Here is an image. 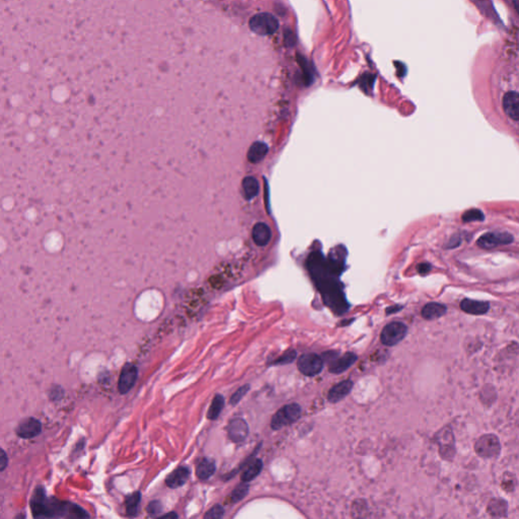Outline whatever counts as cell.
<instances>
[{
  "label": "cell",
  "mask_w": 519,
  "mask_h": 519,
  "mask_svg": "<svg viewBox=\"0 0 519 519\" xmlns=\"http://www.w3.org/2000/svg\"><path fill=\"white\" fill-rule=\"evenodd\" d=\"M430 269H431V267H430V265H428V264H421V265L418 267V271H419V273H421V274H426V273H428Z\"/></svg>",
  "instance_id": "obj_31"
},
{
  "label": "cell",
  "mask_w": 519,
  "mask_h": 519,
  "mask_svg": "<svg viewBox=\"0 0 519 519\" xmlns=\"http://www.w3.org/2000/svg\"><path fill=\"white\" fill-rule=\"evenodd\" d=\"M248 390H249V384H245V385H243V386L239 387V388H238V390H237V391H236V392L231 396L230 401H229L230 405L235 406L236 404H238V403L241 401V399L246 395V393L248 392Z\"/></svg>",
  "instance_id": "obj_27"
},
{
  "label": "cell",
  "mask_w": 519,
  "mask_h": 519,
  "mask_svg": "<svg viewBox=\"0 0 519 519\" xmlns=\"http://www.w3.org/2000/svg\"><path fill=\"white\" fill-rule=\"evenodd\" d=\"M263 469V462L261 459H254L251 461L244 470V472L241 475V481L243 483H248L255 479L260 473H261Z\"/></svg>",
  "instance_id": "obj_20"
},
{
  "label": "cell",
  "mask_w": 519,
  "mask_h": 519,
  "mask_svg": "<svg viewBox=\"0 0 519 519\" xmlns=\"http://www.w3.org/2000/svg\"><path fill=\"white\" fill-rule=\"evenodd\" d=\"M475 449L476 452L483 457H492L499 453L500 442L495 435H484L476 442Z\"/></svg>",
  "instance_id": "obj_6"
},
{
  "label": "cell",
  "mask_w": 519,
  "mask_h": 519,
  "mask_svg": "<svg viewBox=\"0 0 519 519\" xmlns=\"http://www.w3.org/2000/svg\"><path fill=\"white\" fill-rule=\"evenodd\" d=\"M137 376H138L137 367L133 364H130V363L125 364L124 367L122 368L119 382H118L119 393L121 395H126L127 393H129L135 385Z\"/></svg>",
  "instance_id": "obj_7"
},
{
  "label": "cell",
  "mask_w": 519,
  "mask_h": 519,
  "mask_svg": "<svg viewBox=\"0 0 519 519\" xmlns=\"http://www.w3.org/2000/svg\"><path fill=\"white\" fill-rule=\"evenodd\" d=\"M484 218H485L484 214L482 213V211H480L478 209H471L469 211H466L462 215V220L465 221V222L482 221V220H484Z\"/></svg>",
  "instance_id": "obj_26"
},
{
  "label": "cell",
  "mask_w": 519,
  "mask_h": 519,
  "mask_svg": "<svg viewBox=\"0 0 519 519\" xmlns=\"http://www.w3.org/2000/svg\"><path fill=\"white\" fill-rule=\"evenodd\" d=\"M297 367L302 374L306 376H315L323 370L324 359L314 353L303 354L298 358Z\"/></svg>",
  "instance_id": "obj_4"
},
{
  "label": "cell",
  "mask_w": 519,
  "mask_h": 519,
  "mask_svg": "<svg viewBox=\"0 0 519 519\" xmlns=\"http://www.w3.org/2000/svg\"><path fill=\"white\" fill-rule=\"evenodd\" d=\"M223 515H224V508L221 505H215L204 515V517L206 519H219V518L223 517Z\"/></svg>",
  "instance_id": "obj_28"
},
{
  "label": "cell",
  "mask_w": 519,
  "mask_h": 519,
  "mask_svg": "<svg viewBox=\"0 0 519 519\" xmlns=\"http://www.w3.org/2000/svg\"><path fill=\"white\" fill-rule=\"evenodd\" d=\"M228 437L233 442H241L243 441L248 434V426L243 419L235 418L229 422L227 427Z\"/></svg>",
  "instance_id": "obj_11"
},
{
  "label": "cell",
  "mask_w": 519,
  "mask_h": 519,
  "mask_svg": "<svg viewBox=\"0 0 519 519\" xmlns=\"http://www.w3.org/2000/svg\"><path fill=\"white\" fill-rule=\"evenodd\" d=\"M191 471L188 466H179L173 473H171L167 479L166 484L169 488L177 489L184 486L190 478Z\"/></svg>",
  "instance_id": "obj_12"
},
{
  "label": "cell",
  "mask_w": 519,
  "mask_h": 519,
  "mask_svg": "<svg viewBox=\"0 0 519 519\" xmlns=\"http://www.w3.org/2000/svg\"><path fill=\"white\" fill-rule=\"evenodd\" d=\"M353 387V382L351 380H344L340 383L336 384L331 388L328 395V400L331 403H338L342 401L345 397H347Z\"/></svg>",
  "instance_id": "obj_16"
},
{
  "label": "cell",
  "mask_w": 519,
  "mask_h": 519,
  "mask_svg": "<svg viewBox=\"0 0 519 519\" xmlns=\"http://www.w3.org/2000/svg\"><path fill=\"white\" fill-rule=\"evenodd\" d=\"M163 509H164V507H163L162 503L160 501H158V500L151 501L147 505V512L150 515H158V514L163 512Z\"/></svg>",
  "instance_id": "obj_29"
},
{
  "label": "cell",
  "mask_w": 519,
  "mask_h": 519,
  "mask_svg": "<svg viewBox=\"0 0 519 519\" xmlns=\"http://www.w3.org/2000/svg\"><path fill=\"white\" fill-rule=\"evenodd\" d=\"M224 407V398L221 395H216L211 403V406L208 410L207 417L210 420H216Z\"/></svg>",
  "instance_id": "obj_23"
},
{
  "label": "cell",
  "mask_w": 519,
  "mask_h": 519,
  "mask_svg": "<svg viewBox=\"0 0 519 519\" xmlns=\"http://www.w3.org/2000/svg\"><path fill=\"white\" fill-rule=\"evenodd\" d=\"M489 303L485 301H477L472 299H464L460 302V308L471 315H484L489 310Z\"/></svg>",
  "instance_id": "obj_15"
},
{
  "label": "cell",
  "mask_w": 519,
  "mask_h": 519,
  "mask_svg": "<svg viewBox=\"0 0 519 519\" xmlns=\"http://www.w3.org/2000/svg\"><path fill=\"white\" fill-rule=\"evenodd\" d=\"M400 309H402V307H401V306H393V307H390V308H387V310H386V314H387V315H391V314H393V313H396V311H398V310H400Z\"/></svg>",
  "instance_id": "obj_32"
},
{
  "label": "cell",
  "mask_w": 519,
  "mask_h": 519,
  "mask_svg": "<svg viewBox=\"0 0 519 519\" xmlns=\"http://www.w3.org/2000/svg\"><path fill=\"white\" fill-rule=\"evenodd\" d=\"M296 359V352L294 350H289L285 352L283 355H281L278 359L272 362L273 365H284L288 364V363L293 362Z\"/></svg>",
  "instance_id": "obj_25"
},
{
  "label": "cell",
  "mask_w": 519,
  "mask_h": 519,
  "mask_svg": "<svg viewBox=\"0 0 519 519\" xmlns=\"http://www.w3.org/2000/svg\"><path fill=\"white\" fill-rule=\"evenodd\" d=\"M32 510L35 517H69V518H88L81 507L76 504L61 502L55 498H48L43 488H38L32 498Z\"/></svg>",
  "instance_id": "obj_1"
},
{
  "label": "cell",
  "mask_w": 519,
  "mask_h": 519,
  "mask_svg": "<svg viewBox=\"0 0 519 519\" xmlns=\"http://www.w3.org/2000/svg\"><path fill=\"white\" fill-rule=\"evenodd\" d=\"M42 431V424L36 418H27L23 420L17 428V434L21 438L31 439L38 436Z\"/></svg>",
  "instance_id": "obj_9"
},
{
  "label": "cell",
  "mask_w": 519,
  "mask_h": 519,
  "mask_svg": "<svg viewBox=\"0 0 519 519\" xmlns=\"http://www.w3.org/2000/svg\"><path fill=\"white\" fill-rule=\"evenodd\" d=\"M513 241V236L508 232H489L482 235L478 240V245L482 248L490 249L498 245L509 244Z\"/></svg>",
  "instance_id": "obj_8"
},
{
  "label": "cell",
  "mask_w": 519,
  "mask_h": 519,
  "mask_svg": "<svg viewBox=\"0 0 519 519\" xmlns=\"http://www.w3.org/2000/svg\"><path fill=\"white\" fill-rule=\"evenodd\" d=\"M407 332L408 328L405 324L400 322L390 323L383 328L380 334V341L385 346H395L406 337Z\"/></svg>",
  "instance_id": "obj_5"
},
{
  "label": "cell",
  "mask_w": 519,
  "mask_h": 519,
  "mask_svg": "<svg viewBox=\"0 0 519 519\" xmlns=\"http://www.w3.org/2000/svg\"><path fill=\"white\" fill-rule=\"evenodd\" d=\"M252 239L258 246H266L272 237V231L268 224L264 222H257L252 227Z\"/></svg>",
  "instance_id": "obj_13"
},
{
  "label": "cell",
  "mask_w": 519,
  "mask_h": 519,
  "mask_svg": "<svg viewBox=\"0 0 519 519\" xmlns=\"http://www.w3.org/2000/svg\"><path fill=\"white\" fill-rule=\"evenodd\" d=\"M301 416V408L298 404H290L280 409L271 420V428L279 430L289 424L296 422Z\"/></svg>",
  "instance_id": "obj_2"
},
{
  "label": "cell",
  "mask_w": 519,
  "mask_h": 519,
  "mask_svg": "<svg viewBox=\"0 0 519 519\" xmlns=\"http://www.w3.org/2000/svg\"><path fill=\"white\" fill-rule=\"evenodd\" d=\"M357 361V356L354 353L348 352L345 355L341 357H337L335 360L331 362L330 365V372L335 374H340L347 369H349L354 363Z\"/></svg>",
  "instance_id": "obj_14"
},
{
  "label": "cell",
  "mask_w": 519,
  "mask_h": 519,
  "mask_svg": "<svg viewBox=\"0 0 519 519\" xmlns=\"http://www.w3.org/2000/svg\"><path fill=\"white\" fill-rule=\"evenodd\" d=\"M260 185L255 178L253 177H246L242 181V191L243 196L246 200H251L258 194Z\"/></svg>",
  "instance_id": "obj_21"
},
{
  "label": "cell",
  "mask_w": 519,
  "mask_h": 519,
  "mask_svg": "<svg viewBox=\"0 0 519 519\" xmlns=\"http://www.w3.org/2000/svg\"><path fill=\"white\" fill-rule=\"evenodd\" d=\"M162 517H165V518H166V517H175V518H177V517H178V514H177L176 512H172V513L165 514V515H163Z\"/></svg>",
  "instance_id": "obj_33"
},
{
  "label": "cell",
  "mask_w": 519,
  "mask_h": 519,
  "mask_svg": "<svg viewBox=\"0 0 519 519\" xmlns=\"http://www.w3.org/2000/svg\"><path fill=\"white\" fill-rule=\"evenodd\" d=\"M269 151V147L264 142H254L248 149L247 160L251 164H257L262 162Z\"/></svg>",
  "instance_id": "obj_18"
},
{
  "label": "cell",
  "mask_w": 519,
  "mask_h": 519,
  "mask_svg": "<svg viewBox=\"0 0 519 519\" xmlns=\"http://www.w3.org/2000/svg\"><path fill=\"white\" fill-rule=\"evenodd\" d=\"M141 502V493L140 492H134L131 495H128L125 501L126 511L127 514L131 517H134L138 514L139 505Z\"/></svg>",
  "instance_id": "obj_22"
},
{
  "label": "cell",
  "mask_w": 519,
  "mask_h": 519,
  "mask_svg": "<svg viewBox=\"0 0 519 519\" xmlns=\"http://www.w3.org/2000/svg\"><path fill=\"white\" fill-rule=\"evenodd\" d=\"M248 490H249L248 485H247V484H245V483H244V484H241V485H239V486H237V487L233 490V492H232V494H231V501H232V503H236V502H238V501L242 500V499L247 495Z\"/></svg>",
  "instance_id": "obj_24"
},
{
  "label": "cell",
  "mask_w": 519,
  "mask_h": 519,
  "mask_svg": "<svg viewBox=\"0 0 519 519\" xmlns=\"http://www.w3.org/2000/svg\"><path fill=\"white\" fill-rule=\"evenodd\" d=\"M446 313V306L437 303V302H431L426 304L422 309V317L426 320H434L442 317Z\"/></svg>",
  "instance_id": "obj_19"
},
{
  "label": "cell",
  "mask_w": 519,
  "mask_h": 519,
  "mask_svg": "<svg viewBox=\"0 0 519 519\" xmlns=\"http://www.w3.org/2000/svg\"><path fill=\"white\" fill-rule=\"evenodd\" d=\"M9 464V458L5 450H2V455H0V471L4 472Z\"/></svg>",
  "instance_id": "obj_30"
},
{
  "label": "cell",
  "mask_w": 519,
  "mask_h": 519,
  "mask_svg": "<svg viewBox=\"0 0 519 519\" xmlns=\"http://www.w3.org/2000/svg\"><path fill=\"white\" fill-rule=\"evenodd\" d=\"M215 462L210 458H202L196 468V475L200 480H208L215 473Z\"/></svg>",
  "instance_id": "obj_17"
},
{
  "label": "cell",
  "mask_w": 519,
  "mask_h": 519,
  "mask_svg": "<svg viewBox=\"0 0 519 519\" xmlns=\"http://www.w3.org/2000/svg\"><path fill=\"white\" fill-rule=\"evenodd\" d=\"M503 110L507 117L513 121H519V93L509 91L503 97Z\"/></svg>",
  "instance_id": "obj_10"
},
{
  "label": "cell",
  "mask_w": 519,
  "mask_h": 519,
  "mask_svg": "<svg viewBox=\"0 0 519 519\" xmlns=\"http://www.w3.org/2000/svg\"><path fill=\"white\" fill-rule=\"evenodd\" d=\"M278 21L270 14H260L249 20V28L257 35H271L277 31Z\"/></svg>",
  "instance_id": "obj_3"
},
{
  "label": "cell",
  "mask_w": 519,
  "mask_h": 519,
  "mask_svg": "<svg viewBox=\"0 0 519 519\" xmlns=\"http://www.w3.org/2000/svg\"><path fill=\"white\" fill-rule=\"evenodd\" d=\"M514 7L516 9V11L519 13V0H514Z\"/></svg>",
  "instance_id": "obj_34"
}]
</instances>
